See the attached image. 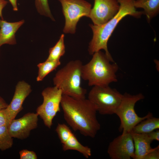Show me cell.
<instances>
[{
  "mask_svg": "<svg viewBox=\"0 0 159 159\" xmlns=\"http://www.w3.org/2000/svg\"><path fill=\"white\" fill-rule=\"evenodd\" d=\"M60 105L65 121L73 130L85 137H95L100 125L96 107L89 100L62 95Z\"/></svg>",
  "mask_w": 159,
  "mask_h": 159,
  "instance_id": "1",
  "label": "cell"
},
{
  "mask_svg": "<svg viewBox=\"0 0 159 159\" xmlns=\"http://www.w3.org/2000/svg\"><path fill=\"white\" fill-rule=\"evenodd\" d=\"M120 5L116 14L107 22L96 25L89 24L93 32L92 38L89 44V53L92 55L95 53L104 50L105 54L112 62H115L107 48V42L112 32L119 22L128 15L135 18H140L143 14V11L136 10L134 6L135 0H118Z\"/></svg>",
  "mask_w": 159,
  "mask_h": 159,
  "instance_id": "2",
  "label": "cell"
},
{
  "mask_svg": "<svg viewBox=\"0 0 159 159\" xmlns=\"http://www.w3.org/2000/svg\"><path fill=\"white\" fill-rule=\"evenodd\" d=\"M91 60L82 69L81 77L90 86L109 85L117 79V64L112 62L105 53L99 51L95 53Z\"/></svg>",
  "mask_w": 159,
  "mask_h": 159,
  "instance_id": "3",
  "label": "cell"
},
{
  "mask_svg": "<svg viewBox=\"0 0 159 159\" xmlns=\"http://www.w3.org/2000/svg\"><path fill=\"white\" fill-rule=\"evenodd\" d=\"M82 62L72 60L59 70L53 80L54 86L60 89L63 95L77 99L85 98L87 90L81 87Z\"/></svg>",
  "mask_w": 159,
  "mask_h": 159,
  "instance_id": "4",
  "label": "cell"
},
{
  "mask_svg": "<svg viewBox=\"0 0 159 159\" xmlns=\"http://www.w3.org/2000/svg\"><path fill=\"white\" fill-rule=\"evenodd\" d=\"M144 98L143 95L140 93L135 95L127 93L123 94L122 101L115 113L120 119L119 130L122 131V133L130 132L133 128L141 121L153 116L152 113L149 112L145 116L140 117L135 112V104Z\"/></svg>",
  "mask_w": 159,
  "mask_h": 159,
  "instance_id": "5",
  "label": "cell"
},
{
  "mask_svg": "<svg viewBox=\"0 0 159 159\" xmlns=\"http://www.w3.org/2000/svg\"><path fill=\"white\" fill-rule=\"evenodd\" d=\"M123 96V94L109 85L94 86L89 92L88 99L100 114L111 115L115 114Z\"/></svg>",
  "mask_w": 159,
  "mask_h": 159,
  "instance_id": "6",
  "label": "cell"
},
{
  "mask_svg": "<svg viewBox=\"0 0 159 159\" xmlns=\"http://www.w3.org/2000/svg\"><path fill=\"white\" fill-rule=\"evenodd\" d=\"M62 8L65 22L63 31L65 34H74L81 18L89 17L92 5L85 0H58Z\"/></svg>",
  "mask_w": 159,
  "mask_h": 159,
  "instance_id": "7",
  "label": "cell"
},
{
  "mask_svg": "<svg viewBox=\"0 0 159 159\" xmlns=\"http://www.w3.org/2000/svg\"><path fill=\"white\" fill-rule=\"evenodd\" d=\"M42 104L36 109V113L42 119L45 125L50 128L52 120L60 111V105L62 96L61 90L55 86L48 87L42 92Z\"/></svg>",
  "mask_w": 159,
  "mask_h": 159,
  "instance_id": "8",
  "label": "cell"
},
{
  "mask_svg": "<svg viewBox=\"0 0 159 159\" xmlns=\"http://www.w3.org/2000/svg\"><path fill=\"white\" fill-rule=\"evenodd\" d=\"M120 8L117 0H94L93 6L89 16L93 24H104L113 17Z\"/></svg>",
  "mask_w": 159,
  "mask_h": 159,
  "instance_id": "9",
  "label": "cell"
},
{
  "mask_svg": "<svg viewBox=\"0 0 159 159\" xmlns=\"http://www.w3.org/2000/svg\"><path fill=\"white\" fill-rule=\"evenodd\" d=\"M135 148L131 132L122 134L109 143L107 153L111 159H130L134 157Z\"/></svg>",
  "mask_w": 159,
  "mask_h": 159,
  "instance_id": "10",
  "label": "cell"
},
{
  "mask_svg": "<svg viewBox=\"0 0 159 159\" xmlns=\"http://www.w3.org/2000/svg\"><path fill=\"white\" fill-rule=\"evenodd\" d=\"M38 116L37 113L28 112L19 118L12 120L8 126L11 136L21 140L27 138L31 131L37 127Z\"/></svg>",
  "mask_w": 159,
  "mask_h": 159,
  "instance_id": "11",
  "label": "cell"
},
{
  "mask_svg": "<svg viewBox=\"0 0 159 159\" xmlns=\"http://www.w3.org/2000/svg\"><path fill=\"white\" fill-rule=\"evenodd\" d=\"M32 91L31 85L24 80L16 85L13 98L6 110L11 121L23 109V103Z\"/></svg>",
  "mask_w": 159,
  "mask_h": 159,
  "instance_id": "12",
  "label": "cell"
},
{
  "mask_svg": "<svg viewBox=\"0 0 159 159\" xmlns=\"http://www.w3.org/2000/svg\"><path fill=\"white\" fill-rule=\"evenodd\" d=\"M24 22V20L10 22L0 19V47L5 44L14 45L16 44L15 33Z\"/></svg>",
  "mask_w": 159,
  "mask_h": 159,
  "instance_id": "13",
  "label": "cell"
},
{
  "mask_svg": "<svg viewBox=\"0 0 159 159\" xmlns=\"http://www.w3.org/2000/svg\"><path fill=\"white\" fill-rule=\"evenodd\" d=\"M133 141L135 151L134 159H143L153 148L151 144L153 141L148 133L138 134L131 132Z\"/></svg>",
  "mask_w": 159,
  "mask_h": 159,
  "instance_id": "14",
  "label": "cell"
},
{
  "mask_svg": "<svg viewBox=\"0 0 159 159\" xmlns=\"http://www.w3.org/2000/svg\"><path fill=\"white\" fill-rule=\"evenodd\" d=\"M134 6L136 9H143V14L146 15L148 22L159 12V0H135Z\"/></svg>",
  "mask_w": 159,
  "mask_h": 159,
  "instance_id": "15",
  "label": "cell"
},
{
  "mask_svg": "<svg viewBox=\"0 0 159 159\" xmlns=\"http://www.w3.org/2000/svg\"><path fill=\"white\" fill-rule=\"evenodd\" d=\"M62 148L64 151L69 150L77 151L86 158H88L91 155L90 148L82 145L73 133L65 143L62 144Z\"/></svg>",
  "mask_w": 159,
  "mask_h": 159,
  "instance_id": "16",
  "label": "cell"
},
{
  "mask_svg": "<svg viewBox=\"0 0 159 159\" xmlns=\"http://www.w3.org/2000/svg\"><path fill=\"white\" fill-rule=\"evenodd\" d=\"M159 129V118L153 116L142 120L135 126L131 132L138 134L148 133Z\"/></svg>",
  "mask_w": 159,
  "mask_h": 159,
  "instance_id": "17",
  "label": "cell"
},
{
  "mask_svg": "<svg viewBox=\"0 0 159 159\" xmlns=\"http://www.w3.org/2000/svg\"><path fill=\"white\" fill-rule=\"evenodd\" d=\"M59 60H46L37 65L38 68V75L36 78L37 82L42 81L50 72L56 69L61 64Z\"/></svg>",
  "mask_w": 159,
  "mask_h": 159,
  "instance_id": "18",
  "label": "cell"
},
{
  "mask_svg": "<svg viewBox=\"0 0 159 159\" xmlns=\"http://www.w3.org/2000/svg\"><path fill=\"white\" fill-rule=\"evenodd\" d=\"M64 37V35L62 34L55 44L49 49V55L46 60L50 61L59 60L61 57L64 55L65 52Z\"/></svg>",
  "mask_w": 159,
  "mask_h": 159,
  "instance_id": "19",
  "label": "cell"
},
{
  "mask_svg": "<svg viewBox=\"0 0 159 159\" xmlns=\"http://www.w3.org/2000/svg\"><path fill=\"white\" fill-rule=\"evenodd\" d=\"M13 144V138L9 132L8 126L0 127V150L4 151L11 148Z\"/></svg>",
  "mask_w": 159,
  "mask_h": 159,
  "instance_id": "20",
  "label": "cell"
},
{
  "mask_svg": "<svg viewBox=\"0 0 159 159\" xmlns=\"http://www.w3.org/2000/svg\"><path fill=\"white\" fill-rule=\"evenodd\" d=\"M35 4L37 11L40 15L55 21L49 8L48 0H35Z\"/></svg>",
  "mask_w": 159,
  "mask_h": 159,
  "instance_id": "21",
  "label": "cell"
},
{
  "mask_svg": "<svg viewBox=\"0 0 159 159\" xmlns=\"http://www.w3.org/2000/svg\"><path fill=\"white\" fill-rule=\"evenodd\" d=\"M55 131L62 144L65 143L73 133L69 127L64 124L58 123Z\"/></svg>",
  "mask_w": 159,
  "mask_h": 159,
  "instance_id": "22",
  "label": "cell"
},
{
  "mask_svg": "<svg viewBox=\"0 0 159 159\" xmlns=\"http://www.w3.org/2000/svg\"><path fill=\"white\" fill-rule=\"evenodd\" d=\"M20 159H37V156L36 153L33 151L26 149H23L19 152Z\"/></svg>",
  "mask_w": 159,
  "mask_h": 159,
  "instance_id": "23",
  "label": "cell"
},
{
  "mask_svg": "<svg viewBox=\"0 0 159 159\" xmlns=\"http://www.w3.org/2000/svg\"><path fill=\"white\" fill-rule=\"evenodd\" d=\"M6 108L0 110V127L2 126H8L11 121Z\"/></svg>",
  "mask_w": 159,
  "mask_h": 159,
  "instance_id": "24",
  "label": "cell"
},
{
  "mask_svg": "<svg viewBox=\"0 0 159 159\" xmlns=\"http://www.w3.org/2000/svg\"><path fill=\"white\" fill-rule=\"evenodd\" d=\"M159 145L153 149L146 154L143 159H159Z\"/></svg>",
  "mask_w": 159,
  "mask_h": 159,
  "instance_id": "25",
  "label": "cell"
},
{
  "mask_svg": "<svg viewBox=\"0 0 159 159\" xmlns=\"http://www.w3.org/2000/svg\"><path fill=\"white\" fill-rule=\"evenodd\" d=\"M148 135L151 139L153 140H156L159 141V130L157 129L156 131H153L149 133Z\"/></svg>",
  "mask_w": 159,
  "mask_h": 159,
  "instance_id": "26",
  "label": "cell"
},
{
  "mask_svg": "<svg viewBox=\"0 0 159 159\" xmlns=\"http://www.w3.org/2000/svg\"><path fill=\"white\" fill-rule=\"evenodd\" d=\"M8 2L5 0H0V18L1 19H4L2 15V11Z\"/></svg>",
  "mask_w": 159,
  "mask_h": 159,
  "instance_id": "27",
  "label": "cell"
},
{
  "mask_svg": "<svg viewBox=\"0 0 159 159\" xmlns=\"http://www.w3.org/2000/svg\"><path fill=\"white\" fill-rule=\"evenodd\" d=\"M8 105L5 100L0 96V110L6 108Z\"/></svg>",
  "mask_w": 159,
  "mask_h": 159,
  "instance_id": "28",
  "label": "cell"
},
{
  "mask_svg": "<svg viewBox=\"0 0 159 159\" xmlns=\"http://www.w3.org/2000/svg\"><path fill=\"white\" fill-rule=\"evenodd\" d=\"M9 1L12 6L13 10L15 11H17L18 10L17 4V0H9Z\"/></svg>",
  "mask_w": 159,
  "mask_h": 159,
  "instance_id": "29",
  "label": "cell"
},
{
  "mask_svg": "<svg viewBox=\"0 0 159 159\" xmlns=\"http://www.w3.org/2000/svg\"></svg>",
  "mask_w": 159,
  "mask_h": 159,
  "instance_id": "30",
  "label": "cell"
}]
</instances>
